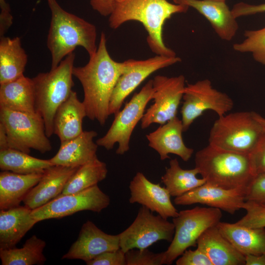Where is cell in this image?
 I'll return each mask as SVG.
<instances>
[{"mask_svg":"<svg viewBox=\"0 0 265 265\" xmlns=\"http://www.w3.org/2000/svg\"><path fill=\"white\" fill-rule=\"evenodd\" d=\"M106 34L102 32L97 50L84 66L74 67L73 75L82 85V103L87 117L103 126L110 115L109 106L116 83L125 70L124 62L110 56L106 48Z\"/></svg>","mask_w":265,"mask_h":265,"instance_id":"obj_1","label":"cell"},{"mask_svg":"<svg viewBox=\"0 0 265 265\" xmlns=\"http://www.w3.org/2000/svg\"><path fill=\"white\" fill-rule=\"evenodd\" d=\"M188 8L167 0H118L109 16V26L117 29L127 22H139L148 33L147 42L153 53L157 55L175 56L176 53L163 42V26L172 15L186 13Z\"/></svg>","mask_w":265,"mask_h":265,"instance_id":"obj_2","label":"cell"},{"mask_svg":"<svg viewBox=\"0 0 265 265\" xmlns=\"http://www.w3.org/2000/svg\"><path fill=\"white\" fill-rule=\"evenodd\" d=\"M51 11L47 45L51 53V69L55 68L76 47L81 46L89 57L96 52V26L64 10L56 0H46Z\"/></svg>","mask_w":265,"mask_h":265,"instance_id":"obj_3","label":"cell"},{"mask_svg":"<svg viewBox=\"0 0 265 265\" xmlns=\"http://www.w3.org/2000/svg\"><path fill=\"white\" fill-rule=\"evenodd\" d=\"M194 161L206 183L225 189L246 188L255 176L249 154L210 144L196 152Z\"/></svg>","mask_w":265,"mask_h":265,"instance_id":"obj_4","label":"cell"},{"mask_svg":"<svg viewBox=\"0 0 265 265\" xmlns=\"http://www.w3.org/2000/svg\"><path fill=\"white\" fill-rule=\"evenodd\" d=\"M75 54L66 56L54 69L41 73L32 79L36 111L42 117L48 137L53 134V120L59 106L70 96L74 85L73 69Z\"/></svg>","mask_w":265,"mask_h":265,"instance_id":"obj_5","label":"cell"},{"mask_svg":"<svg viewBox=\"0 0 265 265\" xmlns=\"http://www.w3.org/2000/svg\"><path fill=\"white\" fill-rule=\"evenodd\" d=\"M255 113L239 111L218 117L211 129L209 144L230 151L250 154L265 132Z\"/></svg>","mask_w":265,"mask_h":265,"instance_id":"obj_6","label":"cell"},{"mask_svg":"<svg viewBox=\"0 0 265 265\" xmlns=\"http://www.w3.org/2000/svg\"><path fill=\"white\" fill-rule=\"evenodd\" d=\"M221 210L213 207H200L179 212L173 218L174 237L164 251L163 265H171L190 247H196L200 236L209 228L220 222Z\"/></svg>","mask_w":265,"mask_h":265,"instance_id":"obj_7","label":"cell"},{"mask_svg":"<svg viewBox=\"0 0 265 265\" xmlns=\"http://www.w3.org/2000/svg\"><path fill=\"white\" fill-rule=\"evenodd\" d=\"M0 123L6 131L9 148L29 154L34 149L42 154L52 150L44 120L34 113L0 108Z\"/></svg>","mask_w":265,"mask_h":265,"instance_id":"obj_8","label":"cell"},{"mask_svg":"<svg viewBox=\"0 0 265 265\" xmlns=\"http://www.w3.org/2000/svg\"><path fill=\"white\" fill-rule=\"evenodd\" d=\"M153 91V80H150L124 107L114 115V119L106 133L97 140V145L109 150L117 143V154L123 155L128 152L132 134L141 120L147 105L152 99Z\"/></svg>","mask_w":265,"mask_h":265,"instance_id":"obj_9","label":"cell"},{"mask_svg":"<svg viewBox=\"0 0 265 265\" xmlns=\"http://www.w3.org/2000/svg\"><path fill=\"white\" fill-rule=\"evenodd\" d=\"M183 99L181 112L184 132L205 111L212 110L220 117L230 111L234 106L231 98L214 88L208 79L186 85Z\"/></svg>","mask_w":265,"mask_h":265,"instance_id":"obj_10","label":"cell"},{"mask_svg":"<svg viewBox=\"0 0 265 265\" xmlns=\"http://www.w3.org/2000/svg\"><path fill=\"white\" fill-rule=\"evenodd\" d=\"M175 232L173 222L142 206L132 224L119 234L120 247L125 253L132 249H145L164 240L171 242Z\"/></svg>","mask_w":265,"mask_h":265,"instance_id":"obj_11","label":"cell"},{"mask_svg":"<svg viewBox=\"0 0 265 265\" xmlns=\"http://www.w3.org/2000/svg\"><path fill=\"white\" fill-rule=\"evenodd\" d=\"M109 197L96 185L81 191L61 194L45 205L31 211L38 222L61 218L82 211L100 212L110 204Z\"/></svg>","mask_w":265,"mask_h":265,"instance_id":"obj_12","label":"cell"},{"mask_svg":"<svg viewBox=\"0 0 265 265\" xmlns=\"http://www.w3.org/2000/svg\"><path fill=\"white\" fill-rule=\"evenodd\" d=\"M183 75L168 77L158 75L153 79L154 103L145 112L141 127L145 129L154 123L163 125L176 117L186 86Z\"/></svg>","mask_w":265,"mask_h":265,"instance_id":"obj_13","label":"cell"},{"mask_svg":"<svg viewBox=\"0 0 265 265\" xmlns=\"http://www.w3.org/2000/svg\"><path fill=\"white\" fill-rule=\"evenodd\" d=\"M181 61L177 56L161 55L145 60L131 59L125 61V70L116 83L110 99L109 115L118 112L126 98L150 75Z\"/></svg>","mask_w":265,"mask_h":265,"instance_id":"obj_14","label":"cell"},{"mask_svg":"<svg viewBox=\"0 0 265 265\" xmlns=\"http://www.w3.org/2000/svg\"><path fill=\"white\" fill-rule=\"evenodd\" d=\"M246 188L225 189L205 183L185 194L175 197L177 205H206L234 214L242 209L246 201Z\"/></svg>","mask_w":265,"mask_h":265,"instance_id":"obj_15","label":"cell"},{"mask_svg":"<svg viewBox=\"0 0 265 265\" xmlns=\"http://www.w3.org/2000/svg\"><path fill=\"white\" fill-rule=\"evenodd\" d=\"M120 248L119 234H107L87 220L81 226L77 239L61 259H79L86 263L103 253Z\"/></svg>","mask_w":265,"mask_h":265,"instance_id":"obj_16","label":"cell"},{"mask_svg":"<svg viewBox=\"0 0 265 265\" xmlns=\"http://www.w3.org/2000/svg\"><path fill=\"white\" fill-rule=\"evenodd\" d=\"M129 188L131 204H140L165 219L174 218L178 214L166 187L150 182L142 173H136L130 182Z\"/></svg>","mask_w":265,"mask_h":265,"instance_id":"obj_17","label":"cell"},{"mask_svg":"<svg viewBox=\"0 0 265 265\" xmlns=\"http://www.w3.org/2000/svg\"><path fill=\"white\" fill-rule=\"evenodd\" d=\"M78 168L53 165L47 169L38 184L26 195L23 201L24 206L34 210L60 195L68 180Z\"/></svg>","mask_w":265,"mask_h":265,"instance_id":"obj_18","label":"cell"},{"mask_svg":"<svg viewBox=\"0 0 265 265\" xmlns=\"http://www.w3.org/2000/svg\"><path fill=\"white\" fill-rule=\"evenodd\" d=\"M183 132L182 120L176 116L146 136L149 146L157 152L161 160L169 159V154H172L187 161L194 150L185 145L182 137Z\"/></svg>","mask_w":265,"mask_h":265,"instance_id":"obj_19","label":"cell"},{"mask_svg":"<svg viewBox=\"0 0 265 265\" xmlns=\"http://www.w3.org/2000/svg\"><path fill=\"white\" fill-rule=\"evenodd\" d=\"M176 4L191 7L211 24L221 39L230 41L236 34L238 25L225 1L215 0H173Z\"/></svg>","mask_w":265,"mask_h":265,"instance_id":"obj_20","label":"cell"},{"mask_svg":"<svg viewBox=\"0 0 265 265\" xmlns=\"http://www.w3.org/2000/svg\"><path fill=\"white\" fill-rule=\"evenodd\" d=\"M95 131H83L72 139L60 142L58 152L49 159L53 165L79 167L97 157L98 145Z\"/></svg>","mask_w":265,"mask_h":265,"instance_id":"obj_21","label":"cell"},{"mask_svg":"<svg viewBox=\"0 0 265 265\" xmlns=\"http://www.w3.org/2000/svg\"><path fill=\"white\" fill-rule=\"evenodd\" d=\"M197 247L207 255L212 265H245V256L221 234L217 225L200 236Z\"/></svg>","mask_w":265,"mask_h":265,"instance_id":"obj_22","label":"cell"},{"mask_svg":"<svg viewBox=\"0 0 265 265\" xmlns=\"http://www.w3.org/2000/svg\"><path fill=\"white\" fill-rule=\"evenodd\" d=\"M32 210L19 206L0 211V249L15 247L37 222Z\"/></svg>","mask_w":265,"mask_h":265,"instance_id":"obj_23","label":"cell"},{"mask_svg":"<svg viewBox=\"0 0 265 265\" xmlns=\"http://www.w3.org/2000/svg\"><path fill=\"white\" fill-rule=\"evenodd\" d=\"M87 117L82 102L72 90L68 99L58 108L53 120V133L60 142L77 137L83 132L82 121Z\"/></svg>","mask_w":265,"mask_h":265,"instance_id":"obj_24","label":"cell"},{"mask_svg":"<svg viewBox=\"0 0 265 265\" xmlns=\"http://www.w3.org/2000/svg\"><path fill=\"white\" fill-rule=\"evenodd\" d=\"M43 173L21 174L9 171L0 173V209L20 206L28 191L36 186Z\"/></svg>","mask_w":265,"mask_h":265,"instance_id":"obj_25","label":"cell"},{"mask_svg":"<svg viewBox=\"0 0 265 265\" xmlns=\"http://www.w3.org/2000/svg\"><path fill=\"white\" fill-rule=\"evenodd\" d=\"M0 108L31 113L36 112L32 79L23 75L14 80L0 84Z\"/></svg>","mask_w":265,"mask_h":265,"instance_id":"obj_26","label":"cell"},{"mask_svg":"<svg viewBox=\"0 0 265 265\" xmlns=\"http://www.w3.org/2000/svg\"><path fill=\"white\" fill-rule=\"evenodd\" d=\"M221 234L241 254L258 255L265 252V228H249L235 223L219 222Z\"/></svg>","mask_w":265,"mask_h":265,"instance_id":"obj_27","label":"cell"},{"mask_svg":"<svg viewBox=\"0 0 265 265\" xmlns=\"http://www.w3.org/2000/svg\"><path fill=\"white\" fill-rule=\"evenodd\" d=\"M27 56L19 37L2 36L0 39V84L24 75Z\"/></svg>","mask_w":265,"mask_h":265,"instance_id":"obj_28","label":"cell"},{"mask_svg":"<svg viewBox=\"0 0 265 265\" xmlns=\"http://www.w3.org/2000/svg\"><path fill=\"white\" fill-rule=\"evenodd\" d=\"M198 174L199 171L196 167L184 169L175 158L170 160L169 167L166 168L161 179L171 196L177 197L206 183L204 178H198Z\"/></svg>","mask_w":265,"mask_h":265,"instance_id":"obj_29","label":"cell"},{"mask_svg":"<svg viewBox=\"0 0 265 265\" xmlns=\"http://www.w3.org/2000/svg\"><path fill=\"white\" fill-rule=\"evenodd\" d=\"M46 242L33 235L21 248L0 249L2 265H42L46 260L43 254Z\"/></svg>","mask_w":265,"mask_h":265,"instance_id":"obj_30","label":"cell"},{"mask_svg":"<svg viewBox=\"0 0 265 265\" xmlns=\"http://www.w3.org/2000/svg\"><path fill=\"white\" fill-rule=\"evenodd\" d=\"M53 165L49 159H38L14 149L0 151V169L2 171L21 174L43 173Z\"/></svg>","mask_w":265,"mask_h":265,"instance_id":"obj_31","label":"cell"},{"mask_svg":"<svg viewBox=\"0 0 265 265\" xmlns=\"http://www.w3.org/2000/svg\"><path fill=\"white\" fill-rule=\"evenodd\" d=\"M107 173L106 163L97 157L79 167L68 180L61 194L79 192L97 185L106 178Z\"/></svg>","mask_w":265,"mask_h":265,"instance_id":"obj_32","label":"cell"},{"mask_svg":"<svg viewBox=\"0 0 265 265\" xmlns=\"http://www.w3.org/2000/svg\"><path fill=\"white\" fill-rule=\"evenodd\" d=\"M245 39L233 45L234 50L241 53H251L258 62L265 65V26L258 30H246Z\"/></svg>","mask_w":265,"mask_h":265,"instance_id":"obj_33","label":"cell"},{"mask_svg":"<svg viewBox=\"0 0 265 265\" xmlns=\"http://www.w3.org/2000/svg\"><path fill=\"white\" fill-rule=\"evenodd\" d=\"M242 209L246 213L237 224L249 228H265V204L245 201Z\"/></svg>","mask_w":265,"mask_h":265,"instance_id":"obj_34","label":"cell"},{"mask_svg":"<svg viewBox=\"0 0 265 265\" xmlns=\"http://www.w3.org/2000/svg\"><path fill=\"white\" fill-rule=\"evenodd\" d=\"M126 265H163L164 251L155 253L148 248L132 249L125 253Z\"/></svg>","mask_w":265,"mask_h":265,"instance_id":"obj_35","label":"cell"},{"mask_svg":"<svg viewBox=\"0 0 265 265\" xmlns=\"http://www.w3.org/2000/svg\"><path fill=\"white\" fill-rule=\"evenodd\" d=\"M246 201L265 204V173L255 175L246 189Z\"/></svg>","mask_w":265,"mask_h":265,"instance_id":"obj_36","label":"cell"},{"mask_svg":"<svg viewBox=\"0 0 265 265\" xmlns=\"http://www.w3.org/2000/svg\"><path fill=\"white\" fill-rule=\"evenodd\" d=\"M87 265H126L125 252L121 248L105 252L86 263Z\"/></svg>","mask_w":265,"mask_h":265,"instance_id":"obj_37","label":"cell"},{"mask_svg":"<svg viewBox=\"0 0 265 265\" xmlns=\"http://www.w3.org/2000/svg\"><path fill=\"white\" fill-rule=\"evenodd\" d=\"M177 265H212L207 255L197 247L186 250L176 261Z\"/></svg>","mask_w":265,"mask_h":265,"instance_id":"obj_38","label":"cell"},{"mask_svg":"<svg viewBox=\"0 0 265 265\" xmlns=\"http://www.w3.org/2000/svg\"><path fill=\"white\" fill-rule=\"evenodd\" d=\"M249 156L255 175L265 173V132Z\"/></svg>","mask_w":265,"mask_h":265,"instance_id":"obj_39","label":"cell"},{"mask_svg":"<svg viewBox=\"0 0 265 265\" xmlns=\"http://www.w3.org/2000/svg\"><path fill=\"white\" fill-rule=\"evenodd\" d=\"M236 19L241 16L265 12V3L253 5L240 2L236 4L231 10Z\"/></svg>","mask_w":265,"mask_h":265,"instance_id":"obj_40","label":"cell"},{"mask_svg":"<svg viewBox=\"0 0 265 265\" xmlns=\"http://www.w3.org/2000/svg\"><path fill=\"white\" fill-rule=\"evenodd\" d=\"M0 37H2L12 25L13 16L10 6L5 0H0Z\"/></svg>","mask_w":265,"mask_h":265,"instance_id":"obj_41","label":"cell"},{"mask_svg":"<svg viewBox=\"0 0 265 265\" xmlns=\"http://www.w3.org/2000/svg\"><path fill=\"white\" fill-rule=\"evenodd\" d=\"M118 0H90L92 8L103 16H109Z\"/></svg>","mask_w":265,"mask_h":265,"instance_id":"obj_42","label":"cell"},{"mask_svg":"<svg viewBox=\"0 0 265 265\" xmlns=\"http://www.w3.org/2000/svg\"><path fill=\"white\" fill-rule=\"evenodd\" d=\"M245 265H265V252L258 255L245 256Z\"/></svg>","mask_w":265,"mask_h":265,"instance_id":"obj_43","label":"cell"},{"mask_svg":"<svg viewBox=\"0 0 265 265\" xmlns=\"http://www.w3.org/2000/svg\"><path fill=\"white\" fill-rule=\"evenodd\" d=\"M8 148L7 135L4 126L0 123V151Z\"/></svg>","mask_w":265,"mask_h":265,"instance_id":"obj_44","label":"cell"},{"mask_svg":"<svg viewBox=\"0 0 265 265\" xmlns=\"http://www.w3.org/2000/svg\"><path fill=\"white\" fill-rule=\"evenodd\" d=\"M255 116L265 130V118L257 113H255Z\"/></svg>","mask_w":265,"mask_h":265,"instance_id":"obj_45","label":"cell"},{"mask_svg":"<svg viewBox=\"0 0 265 265\" xmlns=\"http://www.w3.org/2000/svg\"><path fill=\"white\" fill-rule=\"evenodd\" d=\"M215 0L225 1V0Z\"/></svg>","mask_w":265,"mask_h":265,"instance_id":"obj_46","label":"cell"}]
</instances>
